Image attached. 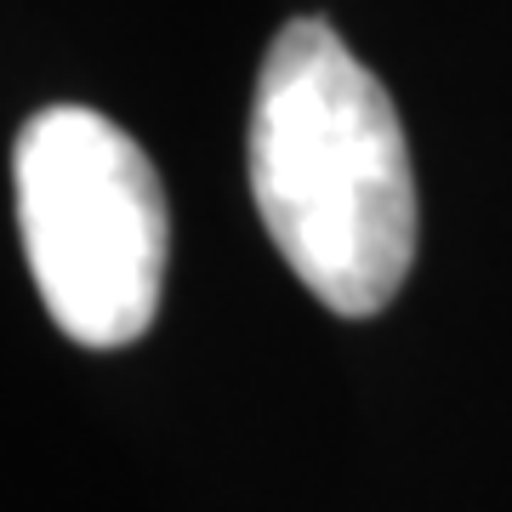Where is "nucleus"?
Here are the masks:
<instances>
[{
    "label": "nucleus",
    "instance_id": "f257e3e1",
    "mask_svg": "<svg viewBox=\"0 0 512 512\" xmlns=\"http://www.w3.org/2000/svg\"><path fill=\"white\" fill-rule=\"evenodd\" d=\"M251 200L330 313L370 319L416 262V171L399 109L319 18L285 23L251 97Z\"/></svg>",
    "mask_w": 512,
    "mask_h": 512
},
{
    "label": "nucleus",
    "instance_id": "f03ea898",
    "mask_svg": "<svg viewBox=\"0 0 512 512\" xmlns=\"http://www.w3.org/2000/svg\"><path fill=\"white\" fill-rule=\"evenodd\" d=\"M18 234L52 325L80 348H126L154 325L165 279L160 171L97 109H40L12 148Z\"/></svg>",
    "mask_w": 512,
    "mask_h": 512
}]
</instances>
